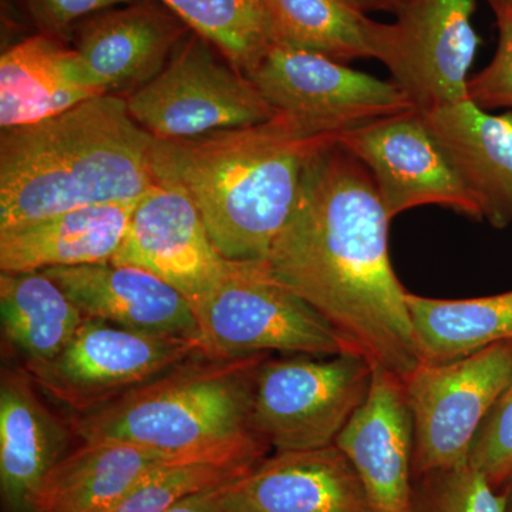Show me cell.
I'll list each match as a JSON object with an SVG mask.
<instances>
[{
  "label": "cell",
  "mask_w": 512,
  "mask_h": 512,
  "mask_svg": "<svg viewBox=\"0 0 512 512\" xmlns=\"http://www.w3.org/2000/svg\"><path fill=\"white\" fill-rule=\"evenodd\" d=\"M389 222L369 168L335 137L322 138L264 266L328 320L349 353L403 380L423 359L409 291L390 262Z\"/></svg>",
  "instance_id": "1"
},
{
  "label": "cell",
  "mask_w": 512,
  "mask_h": 512,
  "mask_svg": "<svg viewBox=\"0 0 512 512\" xmlns=\"http://www.w3.org/2000/svg\"><path fill=\"white\" fill-rule=\"evenodd\" d=\"M153 141L116 94L2 130L0 231L77 208L140 200L156 183Z\"/></svg>",
  "instance_id": "2"
},
{
  "label": "cell",
  "mask_w": 512,
  "mask_h": 512,
  "mask_svg": "<svg viewBox=\"0 0 512 512\" xmlns=\"http://www.w3.org/2000/svg\"><path fill=\"white\" fill-rule=\"evenodd\" d=\"M322 138L279 114L202 137H154L151 171L191 198L225 259L264 264L298 200L306 158Z\"/></svg>",
  "instance_id": "3"
},
{
  "label": "cell",
  "mask_w": 512,
  "mask_h": 512,
  "mask_svg": "<svg viewBox=\"0 0 512 512\" xmlns=\"http://www.w3.org/2000/svg\"><path fill=\"white\" fill-rule=\"evenodd\" d=\"M271 353L197 355L121 394L99 409L76 414L80 441H123L198 461L256 466L269 453L252 429L255 380Z\"/></svg>",
  "instance_id": "4"
},
{
  "label": "cell",
  "mask_w": 512,
  "mask_h": 512,
  "mask_svg": "<svg viewBox=\"0 0 512 512\" xmlns=\"http://www.w3.org/2000/svg\"><path fill=\"white\" fill-rule=\"evenodd\" d=\"M372 373L352 353L269 355L256 373L252 429L275 453L335 446L365 402Z\"/></svg>",
  "instance_id": "5"
},
{
  "label": "cell",
  "mask_w": 512,
  "mask_h": 512,
  "mask_svg": "<svg viewBox=\"0 0 512 512\" xmlns=\"http://www.w3.org/2000/svg\"><path fill=\"white\" fill-rule=\"evenodd\" d=\"M194 312L208 357L349 353L328 320L274 281L264 264L232 262L227 276L194 306Z\"/></svg>",
  "instance_id": "6"
},
{
  "label": "cell",
  "mask_w": 512,
  "mask_h": 512,
  "mask_svg": "<svg viewBox=\"0 0 512 512\" xmlns=\"http://www.w3.org/2000/svg\"><path fill=\"white\" fill-rule=\"evenodd\" d=\"M126 100L138 126L161 140L251 127L276 116L255 84L194 32L161 73Z\"/></svg>",
  "instance_id": "7"
},
{
  "label": "cell",
  "mask_w": 512,
  "mask_h": 512,
  "mask_svg": "<svg viewBox=\"0 0 512 512\" xmlns=\"http://www.w3.org/2000/svg\"><path fill=\"white\" fill-rule=\"evenodd\" d=\"M279 116L306 136L338 137L384 117L417 110L399 84L319 53L269 46L247 74Z\"/></svg>",
  "instance_id": "8"
},
{
  "label": "cell",
  "mask_w": 512,
  "mask_h": 512,
  "mask_svg": "<svg viewBox=\"0 0 512 512\" xmlns=\"http://www.w3.org/2000/svg\"><path fill=\"white\" fill-rule=\"evenodd\" d=\"M512 379V340L403 379L413 417L414 476L468 463L481 424Z\"/></svg>",
  "instance_id": "9"
},
{
  "label": "cell",
  "mask_w": 512,
  "mask_h": 512,
  "mask_svg": "<svg viewBox=\"0 0 512 512\" xmlns=\"http://www.w3.org/2000/svg\"><path fill=\"white\" fill-rule=\"evenodd\" d=\"M197 355H205L200 340L86 318L62 353L29 375L47 396L84 414Z\"/></svg>",
  "instance_id": "10"
},
{
  "label": "cell",
  "mask_w": 512,
  "mask_h": 512,
  "mask_svg": "<svg viewBox=\"0 0 512 512\" xmlns=\"http://www.w3.org/2000/svg\"><path fill=\"white\" fill-rule=\"evenodd\" d=\"M336 141L369 168L390 220L423 205H440L484 220L419 110L345 131Z\"/></svg>",
  "instance_id": "11"
},
{
  "label": "cell",
  "mask_w": 512,
  "mask_h": 512,
  "mask_svg": "<svg viewBox=\"0 0 512 512\" xmlns=\"http://www.w3.org/2000/svg\"><path fill=\"white\" fill-rule=\"evenodd\" d=\"M476 0H402L384 63L420 111L468 99V72L480 45Z\"/></svg>",
  "instance_id": "12"
},
{
  "label": "cell",
  "mask_w": 512,
  "mask_h": 512,
  "mask_svg": "<svg viewBox=\"0 0 512 512\" xmlns=\"http://www.w3.org/2000/svg\"><path fill=\"white\" fill-rule=\"evenodd\" d=\"M111 262L146 269L183 293L192 309L232 265L215 247L191 198L158 181L137 201Z\"/></svg>",
  "instance_id": "13"
},
{
  "label": "cell",
  "mask_w": 512,
  "mask_h": 512,
  "mask_svg": "<svg viewBox=\"0 0 512 512\" xmlns=\"http://www.w3.org/2000/svg\"><path fill=\"white\" fill-rule=\"evenodd\" d=\"M192 30L153 0H136L83 20L73 49L90 86L127 99L161 73Z\"/></svg>",
  "instance_id": "14"
},
{
  "label": "cell",
  "mask_w": 512,
  "mask_h": 512,
  "mask_svg": "<svg viewBox=\"0 0 512 512\" xmlns=\"http://www.w3.org/2000/svg\"><path fill=\"white\" fill-rule=\"evenodd\" d=\"M335 446L355 468L370 512H412L414 430L402 379L373 367L366 400Z\"/></svg>",
  "instance_id": "15"
},
{
  "label": "cell",
  "mask_w": 512,
  "mask_h": 512,
  "mask_svg": "<svg viewBox=\"0 0 512 512\" xmlns=\"http://www.w3.org/2000/svg\"><path fill=\"white\" fill-rule=\"evenodd\" d=\"M45 272L86 318L201 342L197 316L188 299L146 269L110 261Z\"/></svg>",
  "instance_id": "16"
},
{
  "label": "cell",
  "mask_w": 512,
  "mask_h": 512,
  "mask_svg": "<svg viewBox=\"0 0 512 512\" xmlns=\"http://www.w3.org/2000/svg\"><path fill=\"white\" fill-rule=\"evenodd\" d=\"M23 367L0 373V487L8 512H32L47 474L66 456L70 423L56 416L37 394Z\"/></svg>",
  "instance_id": "17"
},
{
  "label": "cell",
  "mask_w": 512,
  "mask_h": 512,
  "mask_svg": "<svg viewBox=\"0 0 512 512\" xmlns=\"http://www.w3.org/2000/svg\"><path fill=\"white\" fill-rule=\"evenodd\" d=\"M420 113L480 204L484 220L507 227L512 221V113L494 116L470 97Z\"/></svg>",
  "instance_id": "18"
},
{
  "label": "cell",
  "mask_w": 512,
  "mask_h": 512,
  "mask_svg": "<svg viewBox=\"0 0 512 512\" xmlns=\"http://www.w3.org/2000/svg\"><path fill=\"white\" fill-rule=\"evenodd\" d=\"M249 512H370L360 478L338 446L278 451L238 480Z\"/></svg>",
  "instance_id": "19"
},
{
  "label": "cell",
  "mask_w": 512,
  "mask_h": 512,
  "mask_svg": "<svg viewBox=\"0 0 512 512\" xmlns=\"http://www.w3.org/2000/svg\"><path fill=\"white\" fill-rule=\"evenodd\" d=\"M191 461L123 441H82L47 474L32 512H110L153 471Z\"/></svg>",
  "instance_id": "20"
},
{
  "label": "cell",
  "mask_w": 512,
  "mask_h": 512,
  "mask_svg": "<svg viewBox=\"0 0 512 512\" xmlns=\"http://www.w3.org/2000/svg\"><path fill=\"white\" fill-rule=\"evenodd\" d=\"M137 201L77 208L3 229L0 272L46 271L113 261Z\"/></svg>",
  "instance_id": "21"
},
{
  "label": "cell",
  "mask_w": 512,
  "mask_h": 512,
  "mask_svg": "<svg viewBox=\"0 0 512 512\" xmlns=\"http://www.w3.org/2000/svg\"><path fill=\"white\" fill-rule=\"evenodd\" d=\"M103 96L90 86L73 46L32 35L0 57V127L29 126Z\"/></svg>",
  "instance_id": "22"
},
{
  "label": "cell",
  "mask_w": 512,
  "mask_h": 512,
  "mask_svg": "<svg viewBox=\"0 0 512 512\" xmlns=\"http://www.w3.org/2000/svg\"><path fill=\"white\" fill-rule=\"evenodd\" d=\"M261 5L278 45L342 63L357 59L386 63L389 59L393 25L367 18L348 0H261Z\"/></svg>",
  "instance_id": "23"
},
{
  "label": "cell",
  "mask_w": 512,
  "mask_h": 512,
  "mask_svg": "<svg viewBox=\"0 0 512 512\" xmlns=\"http://www.w3.org/2000/svg\"><path fill=\"white\" fill-rule=\"evenodd\" d=\"M3 340L28 373L42 369L69 345L86 319L45 271L0 274Z\"/></svg>",
  "instance_id": "24"
},
{
  "label": "cell",
  "mask_w": 512,
  "mask_h": 512,
  "mask_svg": "<svg viewBox=\"0 0 512 512\" xmlns=\"http://www.w3.org/2000/svg\"><path fill=\"white\" fill-rule=\"evenodd\" d=\"M406 302L423 362H450L512 340V291L474 299L407 292Z\"/></svg>",
  "instance_id": "25"
},
{
  "label": "cell",
  "mask_w": 512,
  "mask_h": 512,
  "mask_svg": "<svg viewBox=\"0 0 512 512\" xmlns=\"http://www.w3.org/2000/svg\"><path fill=\"white\" fill-rule=\"evenodd\" d=\"M247 76L274 45L261 0H158Z\"/></svg>",
  "instance_id": "26"
},
{
  "label": "cell",
  "mask_w": 512,
  "mask_h": 512,
  "mask_svg": "<svg viewBox=\"0 0 512 512\" xmlns=\"http://www.w3.org/2000/svg\"><path fill=\"white\" fill-rule=\"evenodd\" d=\"M255 466L191 461L153 471L110 512H167L184 498L244 477Z\"/></svg>",
  "instance_id": "27"
},
{
  "label": "cell",
  "mask_w": 512,
  "mask_h": 512,
  "mask_svg": "<svg viewBox=\"0 0 512 512\" xmlns=\"http://www.w3.org/2000/svg\"><path fill=\"white\" fill-rule=\"evenodd\" d=\"M412 512H507L505 495L470 463L414 476Z\"/></svg>",
  "instance_id": "28"
},
{
  "label": "cell",
  "mask_w": 512,
  "mask_h": 512,
  "mask_svg": "<svg viewBox=\"0 0 512 512\" xmlns=\"http://www.w3.org/2000/svg\"><path fill=\"white\" fill-rule=\"evenodd\" d=\"M468 463L503 493L512 477V379L481 424Z\"/></svg>",
  "instance_id": "29"
},
{
  "label": "cell",
  "mask_w": 512,
  "mask_h": 512,
  "mask_svg": "<svg viewBox=\"0 0 512 512\" xmlns=\"http://www.w3.org/2000/svg\"><path fill=\"white\" fill-rule=\"evenodd\" d=\"M498 46L491 63L468 80V97L481 109H512V0L491 5Z\"/></svg>",
  "instance_id": "30"
},
{
  "label": "cell",
  "mask_w": 512,
  "mask_h": 512,
  "mask_svg": "<svg viewBox=\"0 0 512 512\" xmlns=\"http://www.w3.org/2000/svg\"><path fill=\"white\" fill-rule=\"evenodd\" d=\"M36 35L52 37L69 45L74 30L97 13L136 0H10Z\"/></svg>",
  "instance_id": "31"
},
{
  "label": "cell",
  "mask_w": 512,
  "mask_h": 512,
  "mask_svg": "<svg viewBox=\"0 0 512 512\" xmlns=\"http://www.w3.org/2000/svg\"><path fill=\"white\" fill-rule=\"evenodd\" d=\"M238 480L192 494L167 512H249L239 493Z\"/></svg>",
  "instance_id": "32"
},
{
  "label": "cell",
  "mask_w": 512,
  "mask_h": 512,
  "mask_svg": "<svg viewBox=\"0 0 512 512\" xmlns=\"http://www.w3.org/2000/svg\"><path fill=\"white\" fill-rule=\"evenodd\" d=\"M350 5L362 10V12H387L396 15L402 0H348Z\"/></svg>",
  "instance_id": "33"
},
{
  "label": "cell",
  "mask_w": 512,
  "mask_h": 512,
  "mask_svg": "<svg viewBox=\"0 0 512 512\" xmlns=\"http://www.w3.org/2000/svg\"><path fill=\"white\" fill-rule=\"evenodd\" d=\"M505 503H507V512H512V477L508 481L507 487L504 488Z\"/></svg>",
  "instance_id": "34"
},
{
  "label": "cell",
  "mask_w": 512,
  "mask_h": 512,
  "mask_svg": "<svg viewBox=\"0 0 512 512\" xmlns=\"http://www.w3.org/2000/svg\"><path fill=\"white\" fill-rule=\"evenodd\" d=\"M501 2H510V0H488V3H490V5H495V3Z\"/></svg>",
  "instance_id": "35"
}]
</instances>
